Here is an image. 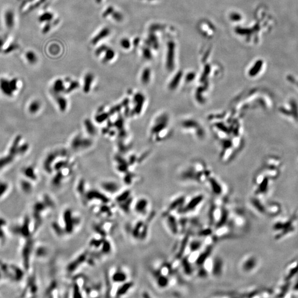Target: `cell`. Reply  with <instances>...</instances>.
Here are the masks:
<instances>
[{"instance_id":"cell-1","label":"cell","mask_w":298,"mask_h":298,"mask_svg":"<svg viewBox=\"0 0 298 298\" xmlns=\"http://www.w3.org/2000/svg\"><path fill=\"white\" fill-rule=\"evenodd\" d=\"M20 81L17 77L8 78L7 77H0V91L8 97L13 96L15 92L19 89Z\"/></svg>"},{"instance_id":"cell-2","label":"cell","mask_w":298,"mask_h":298,"mask_svg":"<svg viewBox=\"0 0 298 298\" xmlns=\"http://www.w3.org/2000/svg\"><path fill=\"white\" fill-rule=\"evenodd\" d=\"M2 23L5 29L10 32L14 29L18 22L17 14L13 8L8 7L3 9L2 13Z\"/></svg>"},{"instance_id":"cell-3","label":"cell","mask_w":298,"mask_h":298,"mask_svg":"<svg viewBox=\"0 0 298 298\" xmlns=\"http://www.w3.org/2000/svg\"><path fill=\"white\" fill-rule=\"evenodd\" d=\"M241 269L245 273H250L255 268L256 259L252 256H246L241 262Z\"/></svg>"},{"instance_id":"cell-4","label":"cell","mask_w":298,"mask_h":298,"mask_svg":"<svg viewBox=\"0 0 298 298\" xmlns=\"http://www.w3.org/2000/svg\"><path fill=\"white\" fill-rule=\"evenodd\" d=\"M35 51L28 49L25 50L23 54L22 57L25 62L29 65H35L37 64L39 60V57Z\"/></svg>"},{"instance_id":"cell-5","label":"cell","mask_w":298,"mask_h":298,"mask_svg":"<svg viewBox=\"0 0 298 298\" xmlns=\"http://www.w3.org/2000/svg\"><path fill=\"white\" fill-rule=\"evenodd\" d=\"M204 200V197L202 195L196 196L192 199L189 200L187 204H186L185 208H184V211L186 212H192L194 211L195 209L200 205V204L202 203Z\"/></svg>"},{"instance_id":"cell-6","label":"cell","mask_w":298,"mask_h":298,"mask_svg":"<svg viewBox=\"0 0 298 298\" xmlns=\"http://www.w3.org/2000/svg\"><path fill=\"white\" fill-rule=\"evenodd\" d=\"M89 144L91 142L87 139H83L81 136H77L72 141L71 146L74 150H78L82 149L81 147H87L89 146Z\"/></svg>"},{"instance_id":"cell-7","label":"cell","mask_w":298,"mask_h":298,"mask_svg":"<svg viewBox=\"0 0 298 298\" xmlns=\"http://www.w3.org/2000/svg\"><path fill=\"white\" fill-rule=\"evenodd\" d=\"M64 221L65 229L67 233H71L73 230L74 220L72 216L71 211L70 210H67L64 213Z\"/></svg>"},{"instance_id":"cell-8","label":"cell","mask_w":298,"mask_h":298,"mask_svg":"<svg viewBox=\"0 0 298 298\" xmlns=\"http://www.w3.org/2000/svg\"><path fill=\"white\" fill-rule=\"evenodd\" d=\"M67 88L65 86L64 81L61 79H57L54 82L52 85V91L54 95L61 94L62 92H65Z\"/></svg>"},{"instance_id":"cell-9","label":"cell","mask_w":298,"mask_h":298,"mask_svg":"<svg viewBox=\"0 0 298 298\" xmlns=\"http://www.w3.org/2000/svg\"><path fill=\"white\" fill-rule=\"evenodd\" d=\"M54 19V14L49 11H44L40 14L38 17V21L40 24L44 23L42 28L47 25Z\"/></svg>"},{"instance_id":"cell-10","label":"cell","mask_w":298,"mask_h":298,"mask_svg":"<svg viewBox=\"0 0 298 298\" xmlns=\"http://www.w3.org/2000/svg\"><path fill=\"white\" fill-rule=\"evenodd\" d=\"M86 197L88 200L96 199V200H100L104 203H107L109 202L108 198L106 197V196L103 194H102L98 191H96V190L89 191V192L87 193Z\"/></svg>"},{"instance_id":"cell-11","label":"cell","mask_w":298,"mask_h":298,"mask_svg":"<svg viewBox=\"0 0 298 298\" xmlns=\"http://www.w3.org/2000/svg\"><path fill=\"white\" fill-rule=\"evenodd\" d=\"M93 81V76L91 73H88L85 76L84 80H83V92L86 93L90 92Z\"/></svg>"},{"instance_id":"cell-12","label":"cell","mask_w":298,"mask_h":298,"mask_svg":"<svg viewBox=\"0 0 298 298\" xmlns=\"http://www.w3.org/2000/svg\"><path fill=\"white\" fill-rule=\"evenodd\" d=\"M55 101L57 103L59 109L61 112H65L67 107V99L65 98L64 97L62 96L61 94L55 95Z\"/></svg>"},{"instance_id":"cell-13","label":"cell","mask_w":298,"mask_h":298,"mask_svg":"<svg viewBox=\"0 0 298 298\" xmlns=\"http://www.w3.org/2000/svg\"><path fill=\"white\" fill-rule=\"evenodd\" d=\"M144 97L142 94L141 93H138L136 94V97L134 98V109L136 111V114H140L141 110L142 109V103H143Z\"/></svg>"},{"instance_id":"cell-14","label":"cell","mask_w":298,"mask_h":298,"mask_svg":"<svg viewBox=\"0 0 298 298\" xmlns=\"http://www.w3.org/2000/svg\"><path fill=\"white\" fill-rule=\"evenodd\" d=\"M102 188L109 193H114L118 189V185L114 182H105L102 184Z\"/></svg>"},{"instance_id":"cell-15","label":"cell","mask_w":298,"mask_h":298,"mask_svg":"<svg viewBox=\"0 0 298 298\" xmlns=\"http://www.w3.org/2000/svg\"><path fill=\"white\" fill-rule=\"evenodd\" d=\"M14 158V156H12L9 154L0 157V169L5 168L6 166L11 164L13 161Z\"/></svg>"},{"instance_id":"cell-16","label":"cell","mask_w":298,"mask_h":298,"mask_svg":"<svg viewBox=\"0 0 298 298\" xmlns=\"http://www.w3.org/2000/svg\"><path fill=\"white\" fill-rule=\"evenodd\" d=\"M110 33V30L108 28H104L103 29L98 33V34L95 36L93 39L92 40V43L93 44L97 43L101 39H103L105 37H107Z\"/></svg>"},{"instance_id":"cell-17","label":"cell","mask_w":298,"mask_h":298,"mask_svg":"<svg viewBox=\"0 0 298 298\" xmlns=\"http://www.w3.org/2000/svg\"><path fill=\"white\" fill-rule=\"evenodd\" d=\"M41 103L38 100L32 101L28 106V110L30 114H35L38 112L41 108Z\"/></svg>"},{"instance_id":"cell-18","label":"cell","mask_w":298,"mask_h":298,"mask_svg":"<svg viewBox=\"0 0 298 298\" xmlns=\"http://www.w3.org/2000/svg\"><path fill=\"white\" fill-rule=\"evenodd\" d=\"M147 204H148L147 200L145 199H141L139 200H138L136 205V211L140 213H142L143 212H144L146 209Z\"/></svg>"},{"instance_id":"cell-19","label":"cell","mask_w":298,"mask_h":298,"mask_svg":"<svg viewBox=\"0 0 298 298\" xmlns=\"http://www.w3.org/2000/svg\"><path fill=\"white\" fill-rule=\"evenodd\" d=\"M126 275L122 271H117L113 275V281L116 283L124 282L126 279Z\"/></svg>"},{"instance_id":"cell-20","label":"cell","mask_w":298,"mask_h":298,"mask_svg":"<svg viewBox=\"0 0 298 298\" xmlns=\"http://www.w3.org/2000/svg\"><path fill=\"white\" fill-rule=\"evenodd\" d=\"M133 286V283L131 282H127L125 283L124 285L119 288L118 290L117 291V295L118 296H120L124 294H125L126 292L128 291L131 287Z\"/></svg>"},{"instance_id":"cell-21","label":"cell","mask_w":298,"mask_h":298,"mask_svg":"<svg viewBox=\"0 0 298 298\" xmlns=\"http://www.w3.org/2000/svg\"><path fill=\"white\" fill-rule=\"evenodd\" d=\"M168 226L172 232L176 234L178 232V225L177 224V221L173 216H169L168 218Z\"/></svg>"},{"instance_id":"cell-22","label":"cell","mask_w":298,"mask_h":298,"mask_svg":"<svg viewBox=\"0 0 298 298\" xmlns=\"http://www.w3.org/2000/svg\"><path fill=\"white\" fill-rule=\"evenodd\" d=\"M150 77V71L149 69H145L142 71L141 75V82L144 85H147L149 82Z\"/></svg>"},{"instance_id":"cell-23","label":"cell","mask_w":298,"mask_h":298,"mask_svg":"<svg viewBox=\"0 0 298 298\" xmlns=\"http://www.w3.org/2000/svg\"><path fill=\"white\" fill-rule=\"evenodd\" d=\"M24 173L27 177H29L31 178H36V174L35 173V168L32 166H28L25 168L24 171Z\"/></svg>"},{"instance_id":"cell-24","label":"cell","mask_w":298,"mask_h":298,"mask_svg":"<svg viewBox=\"0 0 298 298\" xmlns=\"http://www.w3.org/2000/svg\"><path fill=\"white\" fill-rule=\"evenodd\" d=\"M85 126H86V129L87 130L86 131L88 132V133H89V134L92 135V134H94L96 133V129H95L94 126H93V125L92 124L91 122L89 120H87L85 122Z\"/></svg>"},{"instance_id":"cell-25","label":"cell","mask_w":298,"mask_h":298,"mask_svg":"<svg viewBox=\"0 0 298 298\" xmlns=\"http://www.w3.org/2000/svg\"><path fill=\"white\" fill-rule=\"evenodd\" d=\"M115 53L111 49H107L106 50V55L104 56V60L106 61H110L114 57Z\"/></svg>"},{"instance_id":"cell-26","label":"cell","mask_w":298,"mask_h":298,"mask_svg":"<svg viewBox=\"0 0 298 298\" xmlns=\"http://www.w3.org/2000/svg\"><path fill=\"white\" fill-rule=\"evenodd\" d=\"M130 191L129 190L124 192V193L121 194L120 195L118 196V197L117 198V201L119 202H123L127 200V198L130 196Z\"/></svg>"},{"instance_id":"cell-27","label":"cell","mask_w":298,"mask_h":298,"mask_svg":"<svg viewBox=\"0 0 298 298\" xmlns=\"http://www.w3.org/2000/svg\"><path fill=\"white\" fill-rule=\"evenodd\" d=\"M120 45L123 48L127 49L130 48V41L128 39L124 38V39H122L121 41H120Z\"/></svg>"},{"instance_id":"cell-28","label":"cell","mask_w":298,"mask_h":298,"mask_svg":"<svg viewBox=\"0 0 298 298\" xmlns=\"http://www.w3.org/2000/svg\"><path fill=\"white\" fill-rule=\"evenodd\" d=\"M110 247H109V244L108 243H104L103 245V251L104 252H108L109 251Z\"/></svg>"},{"instance_id":"cell-29","label":"cell","mask_w":298,"mask_h":298,"mask_svg":"<svg viewBox=\"0 0 298 298\" xmlns=\"http://www.w3.org/2000/svg\"><path fill=\"white\" fill-rule=\"evenodd\" d=\"M97 1H98V2H100V1H101V0H97Z\"/></svg>"}]
</instances>
